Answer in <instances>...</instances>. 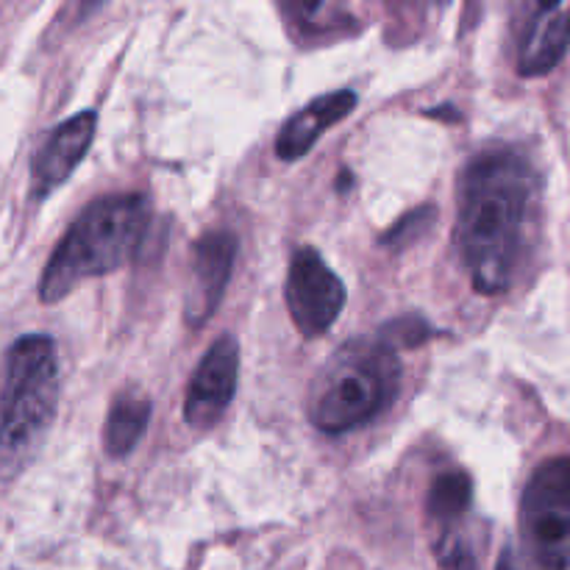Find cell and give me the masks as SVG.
Masks as SVG:
<instances>
[{
    "instance_id": "obj_1",
    "label": "cell",
    "mask_w": 570,
    "mask_h": 570,
    "mask_svg": "<svg viewBox=\"0 0 570 570\" xmlns=\"http://www.w3.org/2000/svg\"><path fill=\"white\" fill-rule=\"evenodd\" d=\"M534 193L538 176L512 148L476 156L462 176L456 243L476 293L501 295L515 282Z\"/></svg>"
},
{
    "instance_id": "obj_2",
    "label": "cell",
    "mask_w": 570,
    "mask_h": 570,
    "mask_svg": "<svg viewBox=\"0 0 570 570\" xmlns=\"http://www.w3.org/2000/svg\"><path fill=\"white\" fill-rule=\"evenodd\" d=\"M150 223V200L145 195H106L92 200L76 217L39 282V298L59 304L81 282L120 271L137 256Z\"/></svg>"
},
{
    "instance_id": "obj_3",
    "label": "cell",
    "mask_w": 570,
    "mask_h": 570,
    "mask_svg": "<svg viewBox=\"0 0 570 570\" xmlns=\"http://www.w3.org/2000/svg\"><path fill=\"white\" fill-rule=\"evenodd\" d=\"M59 401L56 343L26 334L6 354L0 384V479H14L31 462Z\"/></svg>"
},
{
    "instance_id": "obj_4",
    "label": "cell",
    "mask_w": 570,
    "mask_h": 570,
    "mask_svg": "<svg viewBox=\"0 0 570 570\" xmlns=\"http://www.w3.org/2000/svg\"><path fill=\"white\" fill-rule=\"evenodd\" d=\"M401 384L399 351L382 337L343 345L309 393V421L326 434H345L382 415Z\"/></svg>"
},
{
    "instance_id": "obj_5",
    "label": "cell",
    "mask_w": 570,
    "mask_h": 570,
    "mask_svg": "<svg viewBox=\"0 0 570 570\" xmlns=\"http://www.w3.org/2000/svg\"><path fill=\"white\" fill-rule=\"evenodd\" d=\"M521 529L529 560L538 570H568L570 549V462H543L529 479L521 507Z\"/></svg>"
},
{
    "instance_id": "obj_6",
    "label": "cell",
    "mask_w": 570,
    "mask_h": 570,
    "mask_svg": "<svg viewBox=\"0 0 570 570\" xmlns=\"http://www.w3.org/2000/svg\"><path fill=\"white\" fill-rule=\"evenodd\" d=\"M345 304V287L337 273L312 248H298L289 262L287 309L295 328L315 340L337 323Z\"/></svg>"
},
{
    "instance_id": "obj_7",
    "label": "cell",
    "mask_w": 570,
    "mask_h": 570,
    "mask_svg": "<svg viewBox=\"0 0 570 570\" xmlns=\"http://www.w3.org/2000/svg\"><path fill=\"white\" fill-rule=\"evenodd\" d=\"M239 376V343L232 334L209 345L200 365L189 379L184 417L193 429H212L232 404Z\"/></svg>"
},
{
    "instance_id": "obj_8",
    "label": "cell",
    "mask_w": 570,
    "mask_h": 570,
    "mask_svg": "<svg viewBox=\"0 0 570 570\" xmlns=\"http://www.w3.org/2000/svg\"><path fill=\"white\" fill-rule=\"evenodd\" d=\"M237 259V237L228 232H209L195 243L189 289L184 301V315L189 326H204L220 306L223 293L232 278Z\"/></svg>"
},
{
    "instance_id": "obj_9",
    "label": "cell",
    "mask_w": 570,
    "mask_h": 570,
    "mask_svg": "<svg viewBox=\"0 0 570 570\" xmlns=\"http://www.w3.org/2000/svg\"><path fill=\"white\" fill-rule=\"evenodd\" d=\"M95 128H98V115L81 111V115L70 117V120H65L48 134L31 165L33 200H45L72 176V170L81 165L89 145H92Z\"/></svg>"
},
{
    "instance_id": "obj_10",
    "label": "cell",
    "mask_w": 570,
    "mask_h": 570,
    "mask_svg": "<svg viewBox=\"0 0 570 570\" xmlns=\"http://www.w3.org/2000/svg\"><path fill=\"white\" fill-rule=\"evenodd\" d=\"M356 109V92L354 89H337L332 95H321L304 109L295 111L287 122L282 126L276 137V156L282 161H298L312 150V145L326 134L328 128L337 126L340 120Z\"/></svg>"
},
{
    "instance_id": "obj_11",
    "label": "cell",
    "mask_w": 570,
    "mask_h": 570,
    "mask_svg": "<svg viewBox=\"0 0 570 570\" xmlns=\"http://www.w3.org/2000/svg\"><path fill=\"white\" fill-rule=\"evenodd\" d=\"M568 50V6H534L518 45V70L527 78L546 76Z\"/></svg>"
},
{
    "instance_id": "obj_12",
    "label": "cell",
    "mask_w": 570,
    "mask_h": 570,
    "mask_svg": "<svg viewBox=\"0 0 570 570\" xmlns=\"http://www.w3.org/2000/svg\"><path fill=\"white\" fill-rule=\"evenodd\" d=\"M150 399L139 387H122L120 393L115 395L109 406V417H106V434L104 443L109 456L120 460V456H128L137 443L142 440L145 429H148L150 421Z\"/></svg>"
},
{
    "instance_id": "obj_13",
    "label": "cell",
    "mask_w": 570,
    "mask_h": 570,
    "mask_svg": "<svg viewBox=\"0 0 570 570\" xmlns=\"http://www.w3.org/2000/svg\"><path fill=\"white\" fill-rule=\"evenodd\" d=\"M473 484L468 473L462 471H445L432 482L426 499V518L429 529L434 532H449V529H460L465 521L468 510H471Z\"/></svg>"
},
{
    "instance_id": "obj_14",
    "label": "cell",
    "mask_w": 570,
    "mask_h": 570,
    "mask_svg": "<svg viewBox=\"0 0 570 570\" xmlns=\"http://www.w3.org/2000/svg\"><path fill=\"white\" fill-rule=\"evenodd\" d=\"M432 549L434 557H438V566L443 570H479L476 551H473L462 527L449 529V532H434Z\"/></svg>"
},
{
    "instance_id": "obj_15",
    "label": "cell",
    "mask_w": 570,
    "mask_h": 570,
    "mask_svg": "<svg viewBox=\"0 0 570 570\" xmlns=\"http://www.w3.org/2000/svg\"><path fill=\"white\" fill-rule=\"evenodd\" d=\"M495 570H523L521 560H518V554L512 549H504V554H501L499 560V568Z\"/></svg>"
}]
</instances>
